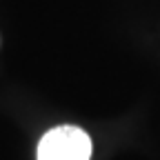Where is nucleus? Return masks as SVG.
Masks as SVG:
<instances>
[{"label":"nucleus","mask_w":160,"mask_h":160,"mask_svg":"<svg viewBox=\"0 0 160 160\" xmlns=\"http://www.w3.org/2000/svg\"><path fill=\"white\" fill-rule=\"evenodd\" d=\"M91 138L73 125H60L47 131L38 142V160H89Z\"/></svg>","instance_id":"f257e3e1"}]
</instances>
